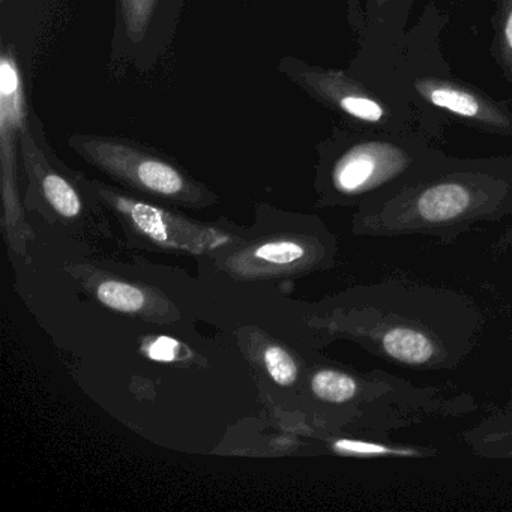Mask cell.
<instances>
[{
  "label": "cell",
  "instance_id": "277c9868",
  "mask_svg": "<svg viewBox=\"0 0 512 512\" xmlns=\"http://www.w3.org/2000/svg\"><path fill=\"white\" fill-rule=\"evenodd\" d=\"M415 94L430 106L451 113L491 133L512 136V112L470 86L452 80L419 77Z\"/></svg>",
  "mask_w": 512,
  "mask_h": 512
},
{
  "label": "cell",
  "instance_id": "9a60e30c",
  "mask_svg": "<svg viewBox=\"0 0 512 512\" xmlns=\"http://www.w3.org/2000/svg\"><path fill=\"white\" fill-rule=\"evenodd\" d=\"M178 349V341L172 340V338L158 337L157 340L149 344L146 353H148L149 358L154 359V361L172 362L175 361L176 356H178Z\"/></svg>",
  "mask_w": 512,
  "mask_h": 512
},
{
  "label": "cell",
  "instance_id": "7a4b0ae2",
  "mask_svg": "<svg viewBox=\"0 0 512 512\" xmlns=\"http://www.w3.org/2000/svg\"><path fill=\"white\" fill-rule=\"evenodd\" d=\"M74 148L89 163L136 190L175 202H203L200 191L172 164L112 140L74 137Z\"/></svg>",
  "mask_w": 512,
  "mask_h": 512
},
{
  "label": "cell",
  "instance_id": "8fae6325",
  "mask_svg": "<svg viewBox=\"0 0 512 512\" xmlns=\"http://www.w3.org/2000/svg\"><path fill=\"white\" fill-rule=\"evenodd\" d=\"M311 391L326 403L343 404L353 400L359 388L356 380L349 374L337 370H319L311 377Z\"/></svg>",
  "mask_w": 512,
  "mask_h": 512
},
{
  "label": "cell",
  "instance_id": "e0dca14e",
  "mask_svg": "<svg viewBox=\"0 0 512 512\" xmlns=\"http://www.w3.org/2000/svg\"><path fill=\"white\" fill-rule=\"evenodd\" d=\"M389 0H376L377 7H383V5L388 4Z\"/></svg>",
  "mask_w": 512,
  "mask_h": 512
},
{
  "label": "cell",
  "instance_id": "7c38bea8",
  "mask_svg": "<svg viewBox=\"0 0 512 512\" xmlns=\"http://www.w3.org/2000/svg\"><path fill=\"white\" fill-rule=\"evenodd\" d=\"M496 52L503 73L512 82V0H497Z\"/></svg>",
  "mask_w": 512,
  "mask_h": 512
},
{
  "label": "cell",
  "instance_id": "3957f363",
  "mask_svg": "<svg viewBox=\"0 0 512 512\" xmlns=\"http://www.w3.org/2000/svg\"><path fill=\"white\" fill-rule=\"evenodd\" d=\"M101 196L124 218L125 223L130 224L136 235L157 247L203 251L206 248H217L229 241L218 230L197 226L149 203L121 196L110 190H101Z\"/></svg>",
  "mask_w": 512,
  "mask_h": 512
},
{
  "label": "cell",
  "instance_id": "9c48e42d",
  "mask_svg": "<svg viewBox=\"0 0 512 512\" xmlns=\"http://www.w3.org/2000/svg\"><path fill=\"white\" fill-rule=\"evenodd\" d=\"M383 349L391 358L409 365H424L434 356V344L424 332L397 328L382 340Z\"/></svg>",
  "mask_w": 512,
  "mask_h": 512
},
{
  "label": "cell",
  "instance_id": "2e32d148",
  "mask_svg": "<svg viewBox=\"0 0 512 512\" xmlns=\"http://www.w3.org/2000/svg\"><path fill=\"white\" fill-rule=\"evenodd\" d=\"M335 449L340 451L341 454H392L388 449L382 446L368 445V443L353 442V440H338L335 443Z\"/></svg>",
  "mask_w": 512,
  "mask_h": 512
},
{
  "label": "cell",
  "instance_id": "ba28073f",
  "mask_svg": "<svg viewBox=\"0 0 512 512\" xmlns=\"http://www.w3.org/2000/svg\"><path fill=\"white\" fill-rule=\"evenodd\" d=\"M38 188L50 211L65 224L74 223L83 217L82 197L64 176L52 169L44 170L38 176Z\"/></svg>",
  "mask_w": 512,
  "mask_h": 512
},
{
  "label": "cell",
  "instance_id": "30bf717a",
  "mask_svg": "<svg viewBox=\"0 0 512 512\" xmlns=\"http://www.w3.org/2000/svg\"><path fill=\"white\" fill-rule=\"evenodd\" d=\"M94 289L101 304L121 313L146 314L149 308L154 307L155 299L151 295L125 281L101 280Z\"/></svg>",
  "mask_w": 512,
  "mask_h": 512
},
{
  "label": "cell",
  "instance_id": "6da1fadb",
  "mask_svg": "<svg viewBox=\"0 0 512 512\" xmlns=\"http://www.w3.org/2000/svg\"><path fill=\"white\" fill-rule=\"evenodd\" d=\"M439 161L424 143L401 134H373L349 146L332 167V187L341 196L361 197L410 182L425 172L428 163Z\"/></svg>",
  "mask_w": 512,
  "mask_h": 512
},
{
  "label": "cell",
  "instance_id": "5b68a950",
  "mask_svg": "<svg viewBox=\"0 0 512 512\" xmlns=\"http://www.w3.org/2000/svg\"><path fill=\"white\" fill-rule=\"evenodd\" d=\"M26 130L25 86L13 53L0 58V163L8 211L17 206V137Z\"/></svg>",
  "mask_w": 512,
  "mask_h": 512
},
{
  "label": "cell",
  "instance_id": "5bb4252c",
  "mask_svg": "<svg viewBox=\"0 0 512 512\" xmlns=\"http://www.w3.org/2000/svg\"><path fill=\"white\" fill-rule=\"evenodd\" d=\"M157 0H121L122 20L128 37L140 41L148 31Z\"/></svg>",
  "mask_w": 512,
  "mask_h": 512
},
{
  "label": "cell",
  "instance_id": "8992f818",
  "mask_svg": "<svg viewBox=\"0 0 512 512\" xmlns=\"http://www.w3.org/2000/svg\"><path fill=\"white\" fill-rule=\"evenodd\" d=\"M304 80L320 98L353 121L377 128H392L398 124L394 112L385 101L343 73L310 70L304 73Z\"/></svg>",
  "mask_w": 512,
  "mask_h": 512
},
{
  "label": "cell",
  "instance_id": "52a82bcc",
  "mask_svg": "<svg viewBox=\"0 0 512 512\" xmlns=\"http://www.w3.org/2000/svg\"><path fill=\"white\" fill-rule=\"evenodd\" d=\"M308 259V248L295 239H272L248 253L245 268L253 271H289Z\"/></svg>",
  "mask_w": 512,
  "mask_h": 512
},
{
  "label": "cell",
  "instance_id": "4fadbf2b",
  "mask_svg": "<svg viewBox=\"0 0 512 512\" xmlns=\"http://www.w3.org/2000/svg\"><path fill=\"white\" fill-rule=\"evenodd\" d=\"M263 364L271 379L277 385L292 386L298 379V365L287 350L283 347L271 346L263 350Z\"/></svg>",
  "mask_w": 512,
  "mask_h": 512
}]
</instances>
